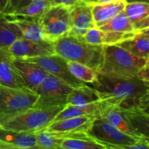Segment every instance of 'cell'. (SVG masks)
Returning <instances> with one entry per match:
<instances>
[{"label": "cell", "instance_id": "obj_7", "mask_svg": "<svg viewBox=\"0 0 149 149\" xmlns=\"http://www.w3.org/2000/svg\"><path fill=\"white\" fill-rule=\"evenodd\" d=\"M73 87L58 77L48 74L36 90L38 99L33 108H54L65 106L67 97Z\"/></svg>", "mask_w": 149, "mask_h": 149}, {"label": "cell", "instance_id": "obj_27", "mask_svg": "<svg viewBox=\"0 0 149 149\" xmlns=\"http://www.w3.org/2000/svg\"><path fill=\"white\" fill-rule=\"evenodd\" d=\"M61 148L65 149H106L103 144L94 139H67L64 140Z\"/></svg>", "mask_w": 149, "mask_h": 149}, {"label": "cell", "instance_id": "obj_23", "mask_svg": "<svg viewBox=\"0 0 149 149\" xmlns=\"http://www.w3.org/2000/svg\"><path fill=\"white\" fill-rule=\"evenodd\" d=\"M50 6L49 0H31L29 4L7 16H22L40 18L41 16Z\"/></svg>", "mask_w": 149, "mask_h": 149}, {"label": "cell", "instance_id": "obj_2", "mask_svg": "<svg viewBox=\"0 0 149 149\" xmlns=\"http://www.w3.org/2000/svg\"><path fill=\"white\" fill-rule=\"evenodd\" d=\"M55 53L67 61H74L90 67L99 72L103 61V45L86 43L66 34L53 42Z\"/></svg>", "mask_w": 149, "mask_h": 149}, {"label": "cell", "instance_id": "obj_3", "mask_svg": "<svg viewBox=\"0 0 149 149\" xmlns=\"http://www.w3.org/2000/svg\"><path fill=\"white\" fill-rule=\"evenodd\" d=\"M146 64V58L135 56L119 45H104L103 61L99 72L117 77H138Z\"/></svg>", "mask_w": 149, "mask_h": 149}, {"label": "cell", "instance_id": "obj_21", "mask_svg": "<svg viewBox=\"0 0 149 149\" xmlns=\"http://www.w3.org/2000/svg\"><path fill=\"white\" fill-rule=\"evenodd\" d=\"M20 38H23V34L17 25L0 13V49L10 46Z\"/></svg>", "mask_w": 149, "mask_h": 149}, {"label": "cell", "instance_id": "obj_10", "mask_svg": "<svg viewBox=\"0 0 149 149\" xmlns=\"http://www.w3.org/2000/svg\"><path fill=\"white\" fill-rule=\"evenodd\" d=\"M7 49L12 56L17 59L56 54L53 42L29 40L23 38L15 41L10 46L7 47Z\"/></svg>", "mask_w": 149, "mask_h": 149}, {"label": "cell", "instance_id": "obj_29", "mask_svg": "<svg viewBox=\"0 0 149 149\" xmlns=\"http://www.w3.org/2000/svg\"><path fill=\"white\" fill-rule=\"evenodd\" d=\"M78 39H79L82 42L91 44V45H103L102 31L97 29V27L89 29L82 36Z\"/></svg>", "mask_w": 149, "mask_h": 149}, {"label": "cell", "instance_id": "obj_20", "mask_svg": "<svg viewBox=\"0 0 149 149\" xmlns=\"http://www.w3.org/2000/svg\"><path fill=\"white\" fill-rule=\"evenodd\" d=\"M100 101L98 92L94 88L84 85L73 88L67 97V104L84 106Z\"/></svg>", "mask_w": 149, "mask_h": 149}, {"label": "cell", "instance_id": "obj_15", "mask_svg": "<svg viewBox=\"0 0 149 149\" xmlns=\"http://www.w3.org/2000/svg\"><path fill=\"white\" fill-rule=\"evenodd\" d=\"M5 16L17 25L23 34V39L33 41H48L44 34L39 18L22 16Z\"/></svg>", "mask_w": 149, "mask_h": 149}, {"label": "cell", "instance_id": "obj_8", "mask_svg": "<svg viewBox=\"0 0 149 149\" xmlns=\"http://www.w3.org/2000/svg\"><path fill=\"white\" fill-rule=\"evenodd\" d=\"M39 22L46 39L54 42L68 34L71 29L69 7L50 6L41 16Z\"/></svg>", "mask_w": 149, "mask_h": 149}, {"label": "cell", "instance_id": "obj_14", "mask_svg": "<svg viewBox=\"0 0 149 149\" xmlns=\"http://www.w3.org/2000/svg\"><path fill=\"white\" fill-rule=\"evenodd\" d=\"M13 58L7 47L0 49V85L23 88V81L13 68Z\"/></svg>", "mask_w": 149, "mask_h": 149}, {"label": "cell", "instance_id": "obj_35", "mask_svg": "<svg viewBox=\"0 0 149 149\" xmlns=\"http://www.w3.org/2000/svg\"><path fill=\"white\" fill-rule=\"evenodd\" d=\"M9 0H0V13H2L4 11L8 4Z\"/></svg>", "mask_w": 149, "mask_h": 149}, {"label": "cell", "instance_id": "obj_25", "mask_svg": "<svg viewBox=\"0 0 149 149\" xmlns=\"http://www.w3.org/2000/svg\"><path fill=\"white\" fill-rule=\"evenodd\" d=\"M124 10L135 26L149 15V4L142 1L127 2Z\"/></svg>", "mask_w": 149, "mask_h": 149}, {"label": "cell", "instance_id": "obj_38", "mask_svg": "<svg viewBox=\"0 0 149 149\" xmlns=\"http://www.w3.org/2000/svg\"><path fill=\"white\" fill-rule=\"evenodd\" d=\"M127 2H132V1H142L149 4V0H126Z\"/></svg>", "mask_w": 149, "mask_h": 149}, {"label": "cell", "instance_id": "obj_32", "mask_svg": "<svg viewBox=\"0 0 149 149\" xmlns=\"http://www.w3.org/2000/svg\"><path fill=\"white\" fill-rule=\"evenodd\" d=\"M82 0H49L51 6L63 5L66 7H71Z\"/></svg>", "mask_w": 149, "mask_h": 149}, {"label": "cell", "instance_id": "obj_39", "mask_svg": "<svg viewBox=\"0 0 149 149\" xmlns=\"http://www.w3.org/2000/svg\"><path fill=\"white\" fill-rule=\"evenodd\" d=\"M113 1H117V0H98V1H97V3H99V4H103V3H108Z\"/></svg>", "mask_w": 149, "mask_h": 149}, {"label": "cell", "instance_id": "obj_18", "mask_svg": "<svg viewBox=\"0 0 149 149\" xmlns=\"http://www.w3.org/2000/svg\"><path fill=\"white\" fill-rule=\"evenodd\" d=\"M0 141L15 148H36V133L18 132L0 127Z\"/></svg>", "mask_w": 149, "mask_h": 149}, {"label": "cell", "instance_id": "obj_28", "mask_svg": "<svg viewBox=\"0 0 149 149\" xmlns=\"http://www.w3.org/2000/svg\"><path fill=\"white\" fill-rule=\"evenodd\" d=\"M136 32L124 33V32L104 31H102V42L103 45H117L123 41L132 37Z\"/></svg>", "mask_w": 149, "mask_h": 149}, {"label": "cell", "instance_id": "obj_42", "mask_svg": "<svg viewBox=\"0 0 149 149\" xmlns=\"http://www.w3.org/2000/svg\"><path fill=\"white\" fill-rule=\"evenodd\" d=\"M145 139L146 140V141H147V142H148V145H149V139H148V138H145Z\"/></svg>", "mask_w": 149, "mask_h": 149}, {"label": "cell", "instance_id": "obj_24", "mask_svg": "<svg viewBox=\"0 0 149 149\" xmlns=\"http://www.w3.org/2000/svg\"><path fill=\"white\" fill-rule=\"evenodd\" d=\"M97 29L104 31L124 32V33L136 32L133 24L129 20L125 10L118 13L116 15L109 20L106 24L103 25Z\"/></svg>", "mask_w": 149, "mask_h": 149}, {"label": "cell", "instance_id": "obj_1", "mask_svg": "<svg viewBox=\"0 0 149 149\" xmlns=\"http://www.w3.org/2000/svg\"><path fill=\"white\" fill-rule=\"evenodd\" d=\"M93 84L102 103L127 109L137 107L149 87V81L138 77H117L100 72Z\"/></svg>", "mask_w": 149, "mask_h": 149}, {"label": "cell", "instance_id": "obj_16", "mask_svg": "<svg viewBox=\"0 0 149 149\" xmlns=\"http://www.w3.org/2000/svg\"><path fill=\"white\" fill-rule=\"evenodd\" d=\"M126 0H117L103 4H91L95 24L97 28L106 24L109 20L125 10Z\"/></svg>", "mask_w": 149, "mask_h": 149}, {"label": "cell", "instance_id": "obj_6", "mask_svg": "<svg viewBox=\"0 0 149 149\" xmlns=\"http://www.w3.org/2000/svg\"><path fill=\"white\" fill-rule=\"evenodd\" d=\"M87 133L106 149H129L142 138L125 133L103 117L95 118Z\"/></svg>", "mask_w": 149, "mask_h": 149}, {"label": "cell", "instance_id": "obj_22", "mask_svg": "<svg viewBox=\"0 0 149 149\" xmlns=\"http://www.w3.org/2000/svg\"><path fill=\"white\" fill-rule=\"evenodd\" d=\"M123 111L141 138L149 139V115L140 111L138 108L123 109Z\"/></svg>", "mask_w": 149, "mask_h": 149}, {"label": "cell", "instance_id": "obj_36", "mask_svg": "<svg viewBox=\"0 0 149 149\" xmlns=\"http://www.w3.org/2000/svg\"><path fill=\"white\" fill-rule=\"evenodd\" d=\"M0 149H15L14 146L0 141Z\"/></svg>", "mask_w": 149, "mask_h": 149}, {"label": "cell", "instance_id": "obj_37", "mask_svg": "<svg viewBox=\"0 0 149 149\" xmlns=\"http://www.w3.org/2000/svg\"><path fill=\"white\" fill-rule=\"evenodd\" d=\"M84 2L87 3V4H95L98 1V0H82Z\"/></svg>", "mask_w": 149, "mask_h": 149}, {"label": "cell", "instance_id": "obj_41", "mask_svg": "<svg viewBox=\"0 0 149 149\" xmlns=\"http://www.w3.org/2000/svg\"><path fill=\"white\" fill-rule=\"evenodd\" d=\"M149 64V56H148V58H147V60H146V65H148Z\"/></svg>", "mask_w": 149, "mask_h": 149}, {"label": "cell", "instance_id": "obj_33", "mask_svg": "<svg viewBox=\"0 0 149 149\" xmlns=\"http://www.w3.org/2000/svg\"><path fill=\"white\" fill-rule=\"evenodd\" d=\"M138 77L141 78V79L149 81V64L146 65L139 71V73L138 74Z\"/></svg>", "mask_w": 149, "mask_h": 149}, {"label": "cell", "instance_id": "obj_9", "mask_svg": "<svg viewBox=\"0 0 149 149\" xmlns=\"http://www.w3.org/2000/svg\"><path fill=\"white\" fill-rule=\"evenodd\" d=\"M22 60L39 65L48 74L58 77L73 88H77L86 84V83L74 77L70 71L68 61L57 54L25 58Z\"/></svg>", "mask_w": 149, "mask_h": 149}, {"label": "cell", "instance_id": "obj_13", "mask_svg": "<svg viewBox=\"0 0 149 149\" xmlns=\"http://www.w3.org/2000/svg\"><path fill=\"white\" fill-rule=\"evenodd\" d=\"M98 117L106 119L112 125L125 133L132 136L141 138L128 120L122 107L110 106L100 101Z\"/></svg>", "mask_w": 149, "mask_h": 149}, {"label": "cell", "instance_id": "obj_30", "mask_svg": "<svg viewBox=\"0 0 149 149\" xmlns=\"http://www.w3.org/2000/svg\"><path fill=\"white\" fill-rule=\"evenodd\" d=\"M31 1V0H9L7 7L2 13V14H4V15H8L12 14L15 10H18L20 7L29 4Z\"/></svg>", "mask_w": 149, "mask_h": 149}, {"label": "cell", "instance_id": "obj_19", "mask_svg": "<svg viewBox=\"0 0 149 149\" xmlns=\"http://www.w3.org/2000/svg\"><path fill=\"white\" fill-rule=\"evenodd\" d=\"M117 45L135 56L146 60L149 56V34L147 33L136 31L132 37L117 44Z\"/></svg>", "mask_w": 149, "mask_h": 149}, {"label": "cell", "instance_id": "obj_12", "mask_svg": "<svg viewBox=\"0 0 149 149\" xmlns=\"http://www.w3.org/2000/svg\"><path fill=\"white\" fill-rule=\"evenodd\" d=\"M13 65L24 87L35 93L48 74L39 65L22 59L13 58Z\"/></svg>", "mask_w": 149, "mask_h": 149}, {"label": "cell", "instance_id": "obj_40", "mask_svg": "<svg viewBox=\"0 0 149 149\" xmlns=\"http://www.w3.org/2000/svg\"><path fill=\"white\" fill-rule=\"evenodd\" d=\"M138 31L142 32V33H147V34H149V28H147V29H142V30Z\"/></svg>", "mask_w": 149, "mask_h": 149}, {"label": "cell", "instance_id": "obj_4", "mask_svg": "<svg viewBox=\"0 0 149 149\" xmlns=\"http://www.w3.org/2000/svg\"><path fill=\"white\" fill-rule=\"evenodd\" d=\"M63 108H31L1 122L0 127L18 132L36 133L46 129Z\"/></svg>", "mask_w": 149, "mask_h": 149}, {"label": "cell", "instance_id": "obj_26", "mask_svg": "<svg viewBox=\"0 0 149 149\" xmlns=\"http://www.w3.org/2000/svg\"><path fill=\"white\" fill-rule=\"evenodd\" d=\"M68 65L73 75L86 84H93L97 80L98 72L87 65L70 61H68Z\"/></svg>", "mask_w": 149, "mask_h": 149}, {"label": "cell", "instance_id": "obj_17", "mask_svg": "<svg viewBox=\"0 0 149 149\" xmlns=\"http://www.w3.org/2000/svg\"><path fill=\"white\" fill-rule=\"evenodd\" d=\"M95 118L79 116L52 122L45 130L49 132H87Z\"/></svg>", "mask_w": 149, "mask_h": 149}, {"label": "cell", "instance_id": "obj_31", "mask_svg": "<svg viewBox=\"0 0 149 149\" xmlns=\"http://www.w3.org/2000/svg\"><path fill=\"white\" fill-rule=\"evenodd\" d=\"M136 108L143 113L149 115V87L146 93L140 98Z\"/></svg>", "mask_w": 149, "mask_h": 149}, {"label": "cell", "instance_id": "obj_11", "mask_svg": "<svg viewBox=\"0 0 149 149\" xmlns=\"http://www.w3.org/2000/svg\"><path fill=\"white\" fill-rule=\"evenodd\" d=\"M71 29L68 35L80 38L89 29L96 27L92 13L91 4L81 1L69 7Z\"/></svg>", "mask_w": 149, "mask_h": 149}, {"label": "cell", "instance_id": "obj_5", "mask_svg": "<svg viewBox=\"0 0 149 149\" xmlns=\"http://www.w3.org/2000/svg\"><path fill=\"white\" fill-rule=\"evenodd\" d=\"M38 95L29 89L0 85V123L34 106Z\"/></svg>", "mask_w": 149, "mask_h": 149}, {"label": "cell", "instance_id": "obj_34", "mask_svg": "<svg viewBox=\"0 0 149 149\" xmlns=\"http://www.w3.org/2000/svg\"><path fill=\"white\" fill-rule=\"evenodd\" d=\"M134 28L135 29V31H141L142 29L149 28V15L147 17H146L144 20H143L142 21L135 25Z\"/></svg>", "mask_w": 149, "mask_h": 149}]
</instances>
